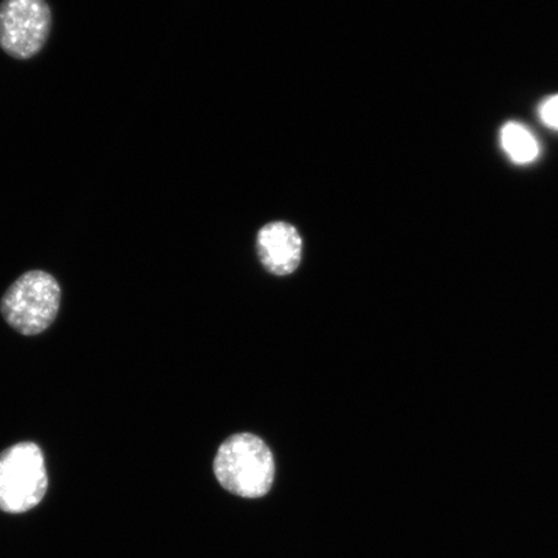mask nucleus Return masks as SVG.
Here are the masks:
<instances>
[{
    "mask_svg": "<svg viewBox=\"0 0 558 558\" xmlns=\"http://www.w3.org/2000/svg\"><path fill=\"white\" fill-rule=\"evenodd\" d=\"M214 473L230 494L247 499L263 498L275 483L276 462L260 437L239 434L221 444L214 460Z\"/></svg>",
    "mask_w": 558,
    "mask_h": 558,
    "instance_id": "nucleus-1",
    "label": "nucleus"
},
{
    "mask_svg": "<svg viewBox=\"0 0 558 558\" xmlns=\"http://www.w3.org/2000/svg\"><path fill=\"white\" fill-rule=\"evenodd\" d=\"M61 289L45 270H31L10 286L0 302V313L13 330L24 337L45 332L58 317Z\"/></svg>",
    "mask_w": 558,
    "mask_h": 558,
    "instance_id": "nucleus-2",
    "label": "nucleus"
},
{
    "mask_svg": "<svg viewBox=\"0 0 558 558\" xmlns=\"http://www.w3.org/2000/svg\"><path fill=\"white\" fill-rule=\"evenodd\" d=\"M48 474L37 444L19 442L0 453V511L24 513L44 500Z\"/></svg>",
    "mask_w": 558,
    "mask_h": 558,
    "instance_id": "nucleus-3",
    "label": "nucleus"
},
{
    "mask_svg": "<svg viewBox=\"0 0 558 558\" xmlns=\"http://www.w3.org/2000/svg\"><path fill=\"white\" fill-rule=\"evenodd\" d=\"M52 15L46 0L0 3V47L17 60L34 58L50 37Z\"/></svg>",
    "mask_w": 558,
    "mask_h": 558,
    "instance_id": "nucleus-4",
    "label": "nucleus"
},
{
    "mask_svg": "<svg viewBox=\"0 0 558 558\" xmlns=\"http://www.w3.org/2000/svg\"><path fill=\"white\" fill-rule=\"evenodd\" d=\"M256 246L263 267L271 275L294 274L302 262L303 240L289 222L275 221L263 227Z\"/></svg>",
    "mask_w": 558,
    "mask_h": 558,
    "instance_id": "nucleus-5",
    "label": "nucleus"
},
{
    "mask_svg": "<svg viewBox=\"0 0 558 558\" xmlns=\"http://www.w3.org/2000/svg\"><path fill=\"white\" fill-rule=\"evenodd\" d=\"M506 150L520 163L532 162L538 155V145L529 132L515 123H509L504 130Z\"/></svg>",
    "mask_w": 558,
    "mask_h": 558,
    "instance_id": "nucleus-6",
    "label": "nucleus"
},
{
    "mask_svg": "<svg viewBox=\"0 0 558 558\" xmlns=\"http://www.w3.org/2000/svg\"><path fill=\"white\" fill-rule=\"evenodd\" d=\"M542 117L550 128L558 129V96L553 97L544 105Z\"/></svg>",
    "mask_w": 558,
    "mask_h": 558,
    "instance_id": "nucleus-7",
    "label": "nucleus"
}]
</instances>
